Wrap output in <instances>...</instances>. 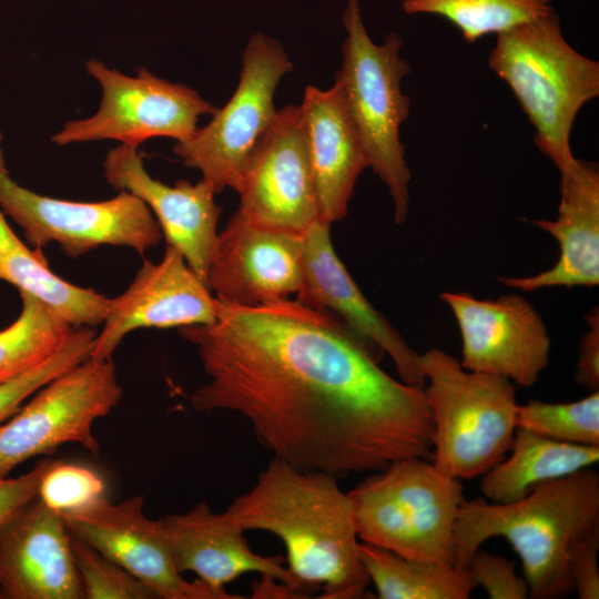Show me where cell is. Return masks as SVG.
Wrapping results in <instances>:
<instances>
[{"instance_id":"cell-9","label":"cell","mask_w":599,"mask_h":599,"mask_svg":"<svg viewBox=\"0 0 599 599\" xmlns=\"http://www.w3.org/2000/svg\"><path fill=\"white\" fill-rule=\"evenodd\" d=\"M122 398L112 358L88 357L38 389L0 425V476L67 443L99 453L94 423Z\"/></svg>"},{"instance_id":"cell-33","label":"cell","mask_w":599,"mask_h":599,"mask_svg":"<svg viewBox=\"0 0 599 599\" xmlns=\"http://www.w3.org/2000/svg\"><path fill=\"white\" fill-rule=\"evenodd\" d=\"M598 554L599 530L577 539L570 547L569 573L580 599L599 598Z\"/></svg>"},{"instance_id":"cell-30","label":"cell","mask_w":599,"mask_h":599,"mask_svg":"<svg viewBox=\"0 0 599 599\" xmlns=\"http://www.w3.org/2000/svg\"><path fill=\"white\" fill-rule=\"evenodd\" d=\"M72 551L85 599H153L151 589L90 544L72 535Z\"/></svg>"},{"instance_id":"cell-25","label":"cell","mask_w":599,"mask_h":599,"mask_svg":"<svg viewBox=\"0 0 599 599\" xmlns=\"http://www.w3.org/2000/svg\"><path fill=\"white\" fill-rule=\"evenodd\" d=\"M359 552L380 599H467L477 587L469 568L407 559L366 542Z\"/></svg>"},{"instance_id":"cell-16","label":"cell","mask_w":599,"mask_h":599,"mask_svg":"<svg viewBox=\"0 0 599 599\" xmlns=\"http://www.w3.org/2000/svg\"><path fill=\"white\" fill-rule=\"evenodd\" d=\"M216 314V297L183 255L166 244L160 262L145 260L130 286L110 298L91 356L111 358L122 339L135 329L211 324Z\"/></svg>"},{"instance_id":"cell-3","label":"cell","mask_w":599,"mask_h":599,"mask_svg":"<svg viewBox=\"0 0 599 599\" xmlns=\"http://www.w3.org/2000/svg\"><path fill=\"white\" fill-rule=\"evenodd\" d=\"M599 530V474L588 467L536 486L506 504L465 500L455 525V565L468 569L480 546L505 538L518 555L534 599L573 592L568 558L571 545Z\"/></svg>"},{"instance_id":"cell-4","label":"cell","mask_w":599,"mask_h":599,"mask_svg":"<svg viewBox=\"0 0 599 599\" xmlns=\"http://www.w3.org/2000/svg\"><path fill=\"white\" fill-rule=\"evenodd\" d=\"M489 68L511 89L535 128L534 142L560 174L577 162L570 132L580 109L599 95V63L564 38L552 11L497 34Z\"/></svg>"},{"instance_id":"cell-38","label":"cell","mask_w":599,"mask_h":599,"mask_svg":"<svg viewBox=\"0 0 599 599\" xmlns=\"http://www.w3.org/2000/svg\"><path fill=\"white\" fill-rule=\"evenodd\" d=\"M0 599H3L1 591H0Z\"/></svg>"},{"instance_id":"cell-34","label":"cell","mask_w":599,"mask_h":599,"mask_svg":"<svg viewBox=\"0 0 599 599\" xmlns=\"http://www.w3.org/2000/svg\"><path fill=\"white\" fill-rule=\"evenodd\" d=\"M52 463L44 458L23 475L14 478L0 476V529L38 497L41 479Z\"/></svg>"},{"instance_id":"cell-23","label":"cell","mask_w":599,"mask_h":599,"mask_svg":"<svg viewBox=\"0 0 599 599\" xmlns=\"http://www.w3.org/2000/svg\"><path fill=\"white\" fill-rule=\"evenodd\" d=\"M509 455L483 476L479 488L490 502L506 504L524 498L536 486L592 467L599 446L550 439L517 427Z\"/></svg>"},{"instance_id":"cell-29","label":"cell","mask_w":599,"mask_h":599,"mask_svg":"<svg viewBox=\"0 0 599 599\" xmlns=\"http://www.w3.org/2000/svg\"><path fill=\"white\" fill-rule=\"evenodd\" d=\"M95 336L93 327L74 328L64 345L49 359L0 384V425L14 415L38 389L90 357Z\"/></svg>"},{"instance_id":"cell-17","label":"cell","mask_w":599,"mask_h":599,"mask_svg":"<svg viewBox=\"0 0 599 599\" xmlns=\"http://www.w3.org/2000/svg\"><path fill=\"white\" fill-rule=\"evenodd\" d=\"M331 224L316 220L303 234V285L295 300L338 319L378 359L392 358L400 379L424 387L420 354L368 302L334 250Z\"/></svg>"},{"instance_id":"cell-15","label":"cell","mask_w":599,"mask_h":599,"mask_svg":"<svg viewBox=\"0 0 599 599\" xmlns=\"http://www.w3.org/2000/svg\"><path fill=\"white\" fill-rule=\"evenodd\" d=\"M303 256V235L262 226L237 210L217 233L205 283L238 305L288 300L302 288Z\"/></svg>"},{"instance_id":"cell-5","label":"cell","mask_w":599,"mask_h":599,"mask_svg":"<svg viewBox=\"0 0 599 599\" xmlns=\"http://www.w3.org/2000/svg\"><path fill=\"white\" fill-rule=\"evenodd\" d=\"M424 392L434 427V466L471 479L501 461L516 425V386L507 377L469 370L439 348L420 354Z\"/></svg>"},{"instance_id":"cell-37","label":"cell","mask_w":599,"mask_h":599,"mask_svg":"<svg viewBox=\"0 0 599 599\" xmlns=\"http://www.w3.org/2000/svg\"><path fill=\"white\" fill-rule=\"evenodd\" d=\"M0 170L8 171L4 163L3 150H2V134L0 132Z\"/></svg>"},{"instance_id":"cell-22","label":"cell","mask_w":599,"mask_h":599,"mask_svg":"<svg viewBox=\"0 0 599 599\" xmlns=\"http://www.w3.org/2000/svg\"><path fill=\"white\" fill-rule=\"evenodd\" d=\"M561 175L560 203L555 220L534 224L559 244L555 265L535 275L499 277L511 288L526 292L545 287L596 286L599 283V172L595 163L577 160Z\"/></svg>"},{"instance_id":"cell-6","label":"cell","mask_w":599,"mask_h":599,"mask_svg":"<svg viewBox=\"0 0 599 599\" xmlns=\"http://www.w3.org/2000/svg\"><path fill=\"white\" fill-rule=\"evenodd\" d=\"M347 35L342 65L335 75L361 139L368 166L386 185L394 202V221H406L410 171L400 141V125L410 112V99L402 90L410 73L400 51L403 40L389 33L383 44L367 34L358 0H348L343 16Z\"/></svg>"},{"instance_id":"cell-31","label":"cell","mask_w":599,"mask_h":599,"mask_svg":"<svg viewBox=\"0 0 599 599\" xmlns=\"http://www.w3.org/2000/svg\"><path fill=\"white\" fill-rule=\"evenodd\" d=\"M103 479L92 469L53 460L41 479L38 497L50 508L64 512L104 495Z\"/></svg>"},{"instance_id":"cell-14","label":"cell","mask_w":599,"mask_h":599,"mask_svg":"<svg viewBox=\"0 0 599 599\" xmlns=\"http://www.w3.org/2000/svg\"><path fill=\"white\" fill-rule=\"evenodd\" d=\"M237 193L238 211L265 227L303 235L318 220L298 105L277 110L246 163Z\"/></svg>"},{"instance_id":"cell-13","label":"cell","mask_w":599,"mask_h":599,"mask_svg":"<svg viewBox=\"0 0 599 599\" xmlns=\"http://www.w3.org/2000/svg\"><path fill=\"white\" fill-rule=\"evenodd\" d=\"M461 338L463 367L532 386L549 365L551 342L537 309L519 294L478 300L468 292H444Z\"/></svg>"},{"instance_id":"cell-24","label":"cell","mask_w":599,"mask_h":599,"mask_svg":"<svg viewBox=\"0 0 599 599\" xmlns=\"http://www.w3.org/2000/svg\"><path fill=\"white\" fill-rule=\"evenodd\" d=\"M0 281L38 297L73 328H94L106 315L110 298L58 276L50 270L41 248L30 250L14 234L1 209Z\"/></svg>"},{"instance_id":"cell-27","label":"cell","mask_w":599,"mask_h":599,"mask_svg":"<svg viewBox=\"0 0 599 599\" xmlns=\"http://www.w3.org/2000/svg\"><path fill=\"white\" fill-rule=\"evenodd\" d=\"M408 14L427 13L456 26L473 43L490 33H501L550 12L549 0H404Z\"/></svg>"},{"instance_id":"cell-19","label":"cell","mask_w":599,"mask_h":599,"mask_svg":"<svg viewBox=\"0 0 599 599\" xmlns=\"http://www.w3.org/2000/svg\"><path fill=\"white\" fill-rule=\"evenodd\" d=\"M0 591L4 599H80L72 534L39 497L0 529Z\"/></svg>"},{"instance_id":"cell-20","label":"cell","mask_w":599,"mask_h":599,"mask_svg":"<svg viewBox=\"0 0 599 599\" xmlns=\"http://www.w3.org/2000/svg\"><path fill=\"white\" fill-rule=\"evenodd\" d=\"M161 521L172 560L181 573L193 572L203 582L224 589L225 583L241 575L257 572L309 596L315 592L283 566L281 556L255 554L244 531L225 512H214L204 501L185 514L167 515Z\"/></svg>"},{"instance_id":"cell-1","label":"cell","mask_w":599,"mask_h":599,"mask_svg":"<svg viewBox=\"0 0 599 599\" xmlns=\"http://www.w3.org/2000/svg\"><path fill=\"white\" fill-rule=\"evenodd\" d=\"M216 300L213 323L179 328L209 377L190 396L194 409L237 413L274 457L337 478L432 460L424 387L389 376L334 316L291 298Z\"/></svg>"},{"instance_id":"cell-21","label":"cell","mask_w":599,"mask_h":599,"mask_svg":"<svg viewBox=\"0 0 599 599\" xmlns=\"http://www.w3.org/2000/svg\"><path fill=\"white\" fill-rule=\"evenodd\" d=\"M300 111L311 162L318 219L332 224L347 214L361 173L368 166L339 87L307 85Z\"/></svg>"},{"instance_id":"cell-2","label":"cell","mask_w":599,"mask_h":599,"mask_svg":"<svg viewBox=\"0 0 599 599\" xmlns=\"http://www.w3.org/2000/svg\"><path fill=\"white\" fill-rule=\"evenodd\" d=\"M243 531L277 536L287 569L321 598L362 597L370 581L361 559L351 498L337 477L273 457L256 484L224 511Z\"/></svg>"},{"instance_id":"cell-18","label":"cell","mask_w":599,"mask_h":599,"mask_svg":"<svg viewBox=\"0 0 599 599\" xmlns=\"http://www.w3.org/2000/svg\"><path fill=\"white\" fill-rule=\"evenodd\" d=\"M103 170L113 189L128 191L146 204L166 244L175 247L205 283L221 215L212 184L202 179L194 184L179 180L174 186L166 185L148 173L138 149L125 144L108 152Z\"/></svg>"},{"instance_id":"cell-10","label":"cell","mask_w":599,"mask_h":599,"mask_svg":"<svg viewBox=\"0 0 599 599\" xmlns=\"http://www.w3.org/2000/svg\"><path fill=\"white\" fill-rule=\"evenodd\" d=\"M85 69L101 88L100 106L90 118L67 122L51 138L59 146L116 140L138 149L159 136L186 142L196 132L199 118L216 110L192 88L169 82L145 68L131 77L91 59Z\"/></svg>"},{"instance_id":"cell-32","label":"cell","mask_w":599,"mask_h":599,"mask_svg":"<svg viewBox=\"0 0 599 599\" xmlns=\"http://www.w3.org/2000/svg\"><path fill=\"white\" fill-rule=\"evenodd\" d=\"M468 568L477 587L484 588L490 599H526L529 597L526 579L516 573L515 562L506 557L479 549L473 556Z\"/></svg>"},{"instance_id":"cell-11","label":"cell","mask_w":599,"mask_h":599,"mask_svg":"<svg viewBox=\"0 0 599 599\" xmlns=\"http://www.w3.org/2000/svg\"><path fill=\"white\" fill-rule=\"evenodd\" d=\"M0 209L35 248L57 243L70 257L102 246H124L143 255L163 235L146 204L128 191L100 202H77L30 191L0 170Z\"/></svg>"},{"instance_id":"cell-35","label":"cell","mask_w":599,"mask_h":599,"mask_svg":"<svg viewBox=\"0 0 599 599\" xmlns=\"http://www.w3.org/2000/svg\"><path fill=\"white\" fill-rule=\"evenodd\" d=\"M588 331L579 348L573 379L590 392L599 390V311L591 309L586 318Z\"/></svg>"},{"instance_id":"cell-28","label":"cell","mask_w":599,"mask_h":599,"mask_svg":"<svg viewBox=\"0 0 599 599\" xmlns=\"http://www.w3.org/2000/svg\"><path fill=\"white\" fill-rule=\"evenodd\" d=\"M516 425L550 439L599 446V390L569 403L518 404Z\"/></svg>"},{"instance_id":"cell-7","label":"cell","mask_w":599,"mask_h":599,"mask_svg":"<svg viewBox=\"0 0 599 599\" xmlns=\"http://www.w3.org/2000/svg\"><path fill=\"white\" fill-rule=\"evenodd\" d=\"M358 539L414 560L455 565L461 481L432 460L410 457L375 471L352 490Z\"/></svg>"},{"instance_id":"cell-8","label":"cell","mask_w":599,"mask_h":599,"mask_svg":"<svg viewBox=\"0 0 599 599\" xmlns=\"http://www.w3.org/2000/svg\"><path fill=\"white\" fill-rule=\"evenodd\" d=\"M292 70L293 63L280 42L254 34L244 49L231 99L189 141L175 143L173 152L186 166L200 171L216 193L226 187L238 191L251 154L276 116L277 85Z\"/></svg>"},{"instance_id":"cell-26","label":"cell","mask_w":599,"mask_h":599,"mask_svg":"<svg viewBox=\"0 0 599 599\" xmlns=\"http://www.w3.org/2000/svg\"><path fill=\"white\" fill-rule=\"evenodd\" d=\"M21 311L0 331V384L14 379L55 354L74 329L38 297L19 292Z\"/></svg>"},{"instance_id":"cell-36","label":"cell","mask_w":599,"mask_h":599,"mask_svg":"<svg viewBox=\"0 0 599 599\" xmlns=\"http://www.w3.org/2000/svg\"><path fill=\"white\" fill-rule=\"evenodd\" d=\"M253 582L252 598H307L309 595L268 576Z\"/></svg>"},{"instance_id":"cell-12","label":"cell","mask_w":599,"mask_h":599,"mask_svg":"<svg viewBox=\"0 0 599 599\" xmlns=\"http://www.w3.org/2000/svg\"><path fill=\"white\" fill-rule=\"evenodd\" d=\"M144 496L113 504L102 495L60 512L70 532L90 544L145 583L161 599H240L200 579L189 581L176 569L161 519L143 514Z\"/></svg>"}]
</instances>
